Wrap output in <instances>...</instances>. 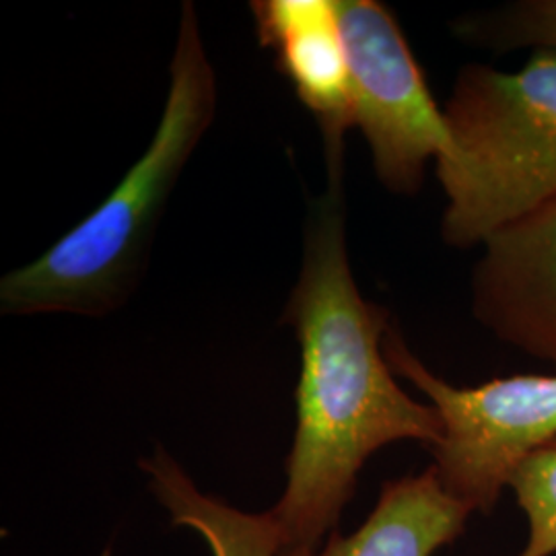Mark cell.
<instances>
[{"mask_svg":"<svg viewBox=\"0 0 556 556\" xmlns=\"http://www.w3.org/2000/svg\"><path fill=\"white\" fill-rule=\"evenodd\" d=\"M282 319L298 332V431L287 486L270 514L278 556L318 551L355 495L365 462L386 445L441 438L431 404L402 390L386 357L388 312L361 295L346 252L342 178L309 206L303 264Z\"/></svg>","mask_w":556,"mask_h":556,"instance_id":"1","label":"cell"},{"mask_svg":"<svg viewBox=\"0 0 556 556\" xmlns=\"http://www.w3.org/2000/svg\"><path fill=\"white\" fill-rule=\"evenodd\" d=\"M217 108L192 2L181 9L169 93L149 149L100 206L40 258L0 282L4 314L103 316L122 305L142 273L161 213Z\"/></svg>","mask_w":556,"mask_h":556,"instance_id":"2","label":"cell"},{"mask_svg":"<svg viewBox=\"0 0 556 556\" xmlns=\"http://www.w3.org/2000/svg\"><path fill=\"white\" fill-rule=\"evenodd\" d=\"M452 149L438 163L443 241L482 245L556 197V52L519 71L468 64L443 105Z\"/></svg>","mask_w":556,"mask_h":556,"instance_id":"3","label":"cell"},{"mask_svg":"<svg viewBox=\"0 0 556 556\" xmlns=\"http://www.w3.org/2000/svg\"><path fill=\"white\" fill-rule=\"evenodd\" d=\"M383 349L397 378L410 381L439 415L441 438L431 447L439 482L472 514H489L519 466L556 441V371L452 386L396 330L390 328Z\"/></svg>","mask_w":556,"mask_h":556,"instance_id":"4","label":"cell"},{"mask_svg":"<svg viewBox=\"0 0 556 556\" xmlns=\"http://www.w3.org/2000/svg\"><path fill=\"white\" fill-rule=\"evenodd\" d=\"M338 13L351 60L353 128L369 144L379 181L415 194L429 163L452 149L443 108L390 9L378 0H338Z\"/></svg>","mask_w":556,"mask_h":556,"instance_id":"5","label":"cell"},{"mask_svg":"<svg viewBox=\"0 0 556 556\" xmlns=\"http://www.w3.org/2000/svg\"><path fill=\"white\" fill-rule=\"evenodd\" d=\"M475 318L501 342L556 369V197L482 243Z\"/></svg>","mask_w":556,"mask_h":556,"instance_id":"6","label":"cell"},{"mask_svg":"<svg viewBox=\"0 0 556 556\" xmlns=\"http://www.w3.org/2000/svg\"><path fill=\"white\" fill-rule=\"evenodd\" d=\"M250 7L260 43L318 122L328 179L342 178L344 135L353 128V79L338 0H258Z\"/></svg>","mask_w":556,"mask_h":556,"instance_id":"7","label":"cell"},{"mask_svg":"<svg viewBox=\"0 0 556 556\" xmlns=\"http://www.w3.org/2000/svg\"><path fill=\"white\" fill-rule=\"evenodd\" d=\"M472 511L452 497L433 468L386 482L378 503L349 536L291 556H435L462 536Z\"/></svg>","mask_w":556,"mask_h":556,"instance_id":"8","label":"cell"},{"mask_svg":"<svg viewBox=\"0 0 556 556\" xmlns=\"http://www.w3.org/2000/svg\"><path fill=\"white\" fill-rule=\"evenodd\" d=\"M155 495L176 526L197 530L213 556H278L282 538L270 511L245 514L219 498L202 495L178 464L157 450L142 462Z\"/></svg>","mask_w":556,"mask_h":556,"instance_id":"9","label":"cell"},{"mask_svg":"<svg viewBox=\"0 0 556 556\" xmlns=\"http://www.w3.org/2000/svg\"><path fill=\"white\" fill-rule=\"evenodd\" d=\"M457 34L468 43L501 52L517 48L556 52V0H521L507 4L459 23Z\"/></svg>","mask_w":556,"mask_h":556,"instance_id":"10","label":"cell"},{"mask_svg":"<svg viewBox=\"0 0 556 556\" xmlns=\"http://www.w3.org/2000/svg\"><path fill=\"white\" fill-rule=\"evenodd\" d=\"M509 489L528 521L526 544L516 556H556V441L519 466Z\"/></svg>","mask_w":556,"mask_h":556,"instance_id":"11","label":"cell"}]
</instances>
